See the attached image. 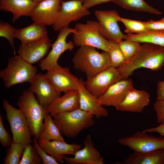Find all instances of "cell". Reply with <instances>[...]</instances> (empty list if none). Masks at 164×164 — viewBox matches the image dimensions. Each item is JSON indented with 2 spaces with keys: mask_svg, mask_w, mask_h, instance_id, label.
Wrapping results in <instances>:
<instances>
[{
  "mask_svg": "<svg viewBox=\"0 0 164 164\" xmlns=\"http://www.w3.org/2000/svg\"><path fill=\"white\" fill-rule=\"evenodd\" d=\"M124 80L116 68L112 67L84 81L86 89L97 98L101 96L112 85Z\"/></svg>",
  "mask_w": 164,
  "mask_h": 164,
  "instance_id": "cell-12",
  "label": "cell"
},
{
  "mask_svg": "<svg viewBox=\"0 0 164 164\" xmlns=\"http://www.w3.org/2000/svg\"><path fill=\"white\" fill-rule=\"evenodd\" d=\"M118 142L138 152L164 149V137L148 135L143 131H137L131 136L121 138Z\"/></svg>",
  "mask_w": 164,
  "mask_h": 164,
  "instance_id": "cell-10",
  "label": "cell"
},
{
  "mask_svg": "<svg viewBox=\"0 0 164 164\" xmlns=\"http://www.w3.org/2000/svg\"><path fill=\"white\" fill-rule=\"evenodd\" d=\"M94 14L99 24L100 31L110 41L118 43L124 39L126 35L121 31L118 24L120 17L114 10H95Z\"/></svg>",
  "mask_w": 164,
  "mask_h": 164,
  "instance_id": "cell-11",
  "label": "cell"
},
{
  "mask_svg": "<svg viewBox=\"0 0 164 164\" xmlns=\"http://www.w3.org/2000/svg\"><path fill=\"white\" fill-rule=\"evenodd\" d=\"M83 2V0H61L60 10L52 26L54 30L59 31L68 27L71 22L78 21L90 15V11L84 7Z\"/></svg>",
  "mask_w": 164,
  "mask_h": 164,
  "instance_id": "cell-9",
  "label": "cell"
},
{
  "mask_svg": "<svg viewBox=\"0 0 164 164\" xmlns=\"http://www.w3.org/2000/svg\"><path fill=\"white\" fill-rule=\"evenodd\" d=\"M73 42L77 46H88L108 52L109 41L101 34L97 21L88 20L85 23H78L74 28Z\"/></svg>",
  "mask_w": 164,
  "mask_h": 164,
  "instance_id": "cell-6",
  "label": "cell"
},
{
  "mask_svg": "<svg viewBox=\"0 0 164 164\" xmlns=\"http://www.w3.org/2000/svg\"><path fill=\"white\" fill-rule=\"evenodd\" d=\"M124 164H164V149L145 152H134L124 160Z\"/></svg>",
  "mask_w": 164,
  "mask_h": 164,
  "instance_id": "cell-25",
  "label": "cell"
},
{
  "mask_svg": "<svg viewBox=\"0 0 164 164\" xmlns=\"http://www.w3.org/2000/svg\"><path fill=\"white\" fill-rule=\"evenodd\" d=\"M38 3L29 0H0V9L11 12L13 22L22 16H30Z\"/></svg>",
  "mask_w": 164,
  "mask_h": 164,
  "instance_id": "cell-23",
  "label": "cell"
},
{
  "mask_svg": "<svg viewBox=\"0 0 164 164\" xmlns=\"http://www.w3.org/2000/svg\"><path fill=\"white\" fill-rule=\"evenodd\" d=\"M126 39L151 43L164 48V30H149L139 34L128 33L124 39Z\"/></svg>",
  "mask_w": 164,
  "mask_h": 164,
  "instance_id": "cell-27",
  "label": "cell"
},
{
  "mask_svg": "<svg viewBox=\"0 0 164 164\" xmlns=\"http://www.w3.org/2000/svg\"><path fill=\"white\" fill-rule=\"evenodd\" d=\"M55 90L61 93L73 90H78L82 78L78 79L70 72L67 67H63L59 65L45 74Z\"/></svg>",
  "mask_w": 164,
  "mask_h": 164,
  "instance_id": "cell-13",
  "label": "cell"
},
{
  "mask_svg": "<svg viewBox=\"0 0 164 164\" xmlns=\"http://www.w3.org/2000/svg\"><path fill=\"white\" fill-rule=\"evenodd\" d=\"M72 61L74 68L85 73L87 78H92L111 67L108 52L99 53L96 48L88 46H80Z\"/></svg>",
  "mask_w": 164,
  "mask_h": 164,
  "instance_id": "cell-2",
  "label": "cell"
},
{
  "mask_svg": "<svg viewBox=\"0 0 164 164\" xmlns=\"http://www.w3.org/2000/svg\"><path fill=\"white\" fill-rule=\"evenodd\" d=\"M16 29L9 23L0 21V36L5 38L9 41L13 49L14 55L16 54L14 46Z\"/></svg>",
  "mask_w": 164,
  "mask_h": 164,
  "instance_id": "cell-34",
  "label": "cell"
},
{
  "mask_svg": "<svg viewBox=\"0 0 164 164\" xmlns=\"http://www.w3.org/2000/svg\"><path fill=\"white\" fill-rule=\"evenodd\" d=\"M51 45V41L47 37L29 43H21L18 52L23 59L33 65L40 62L47 56Z\"/></svg>",
  "mask_w": 164,
  "mask_h": 164,
  "instance_id": "cell-16",
  "label": "cell"
},
{
  "mask_svg": "<svg viewBox=\"0 0 164 164\" xmlns=\"http://www.w3.org/2000/svg\"><path fill=\"white\" fill-rule=\"evenodd\" d=\"M40 146L49 155L58 162L63 163V156L69 155H74L76 152L81 149L80 145L75 143L69 144L58 140L43 141L38 140Z\"/></svg>",
  "mask_w": 164,
  "mask_h": 164,
  "instance_id": "cell-20",
  "label": "cell"
},
{
  "mask_svg": "<svg viewBox=\"0 0 164 164\" xmlns=\"http://www.w3.org/2000/svg\"><path fill=\"white\" fill-rule=\"evenodd\" d=\"M32 143L25 146L19 164H40L42 160Z\"/></svg>",
  "mask_w": 164,
  "mask_h": 164,
  "instance_id": "cell-33",
  "label": "cell"
},
{
  "mask_svg": "<svg viewBox=\"0 0 164 164\" xmlns=\"http://www.w3.org/2000/svg\"><path fill=\"white\" fill-rule=\"evenodd\" d=\"M119 21L124 25L125 31L127 34H139L149 30L147 28L145 22L119 17Z\"/></svg>",
  "mask_w": 164,
  "mask_h": 164,
  "instance_id": "cell-31",
  "label": "cell"
},
{
  "mask_svg": "<svg viewBox=\"0 0 164 164\" xmlns=\"http://www.w3.org/2000/svg\"><path fill=\"white\" fill-rule=\"evenodd\" d=\"M48 113L52 116L62 111H71L80 109V96L78 90L65 92L62 96L57 98L46 108Z\"/></svg>",
  "mask_w": 164,
  "mask_h": 164,
  "instance_id": "cell-21",
  "label": "cell"
},
{
  "mask_svg": "<svg viewBox=\"0 0 164 164\" xmlns=\"http://www.w3.org/2000/svg\"><path fill=\"white\" fill-rule=\"evenodd\" d=\"M0 142L2 145L5 147H9L13 142V138L4 126L1 114H0Z\"/></svg>",
  "mask_w": 164,
  "mask_h": 164,
  "instance_id": "cell-36",
  "label": "cell"
},
{
  "mask_svg": "<svg viewBox=\"0 0 164 164\" xmlns=\"http://www.w3.org/2000/svg\"><path fill=\"white\" fill-rule=\"evenodd\" d=\"M153 107L156 114L157 122L160 124L164 121V99L157 100L154 104Z\"/></svg>",
  "mask_w": 164,
  "mask_h": 164,
  "instance_id": "cell-37",
  "label": "cell"
},
{
  "mask_svg": "<svg viewBox=\"0 0 164 164\" xmlns=\"http://www.w3.org/2000/svg\"><path fill=\"white\" fill-rule=\"evenodd\" d=\"M113 0H83V5L86 8L89 9L96 5L112 1Z\"/></svg>",
  "mask_w": 164,
  "mask_h": 164,
  "instance_id": "cell-39",
  "label": "cell"
},
{
  "mask_svg": "<svg viewBox=\"0 0 164 164\" xmlns=\"http://www.w3.org/2000/svg\"><path fill=\"white\" fill-rule=\"evenodd\" d=\"M61 0H44L33 9L30 17L34 22L52 26L60 10Z\"/></svg>",
  "mask_w": 164,
  "mask_h": 164,
  "instance_id": "cell-15",
  "label": "cell"
},
{
  "mask_svg": "<svg viewBox=\"0 0 164 164\" xmlns=\"http://www.w3.org/2000/svg\"><path fill=\"white\" fill-rule=\"evenodd\" d=\"M59 32L56 39L51 45V50L39 62V66L42 70L49 71L58 66L59 65L58 60L60 55L66 51L72 50L75 47L73 42H67L66 39L70 34L75 33L76 29L68 27L63 29Z\"/></svg>",
  "mask_w": 164,
  "mask_h": 164,
  "instance_id": "cell-8",
  "label": "cell"
},
{
  "mask_svg": "<svg viewBox=\"0 0 164 164\" xmlns=\"http://www.w3.org/2000/svg\"><path fill=\"white\" fill-rule=\"evenodd\" d=\"M25 146L12 142L6 150V155L3 158L4 164H19Z\"/></svg>",
  "mask_w": 164,
  "mask_h": 164,
  "instance_id": "cell-29",
  "label": "cell"
},
{
  "mask_svg": "<svg viewBox=\"0 0 164 164\" xmlns=\"http://www.w3.org/2000/svg\"><path fill=\"white\" fill-rule=\"evenodd\" d=\"M64 0L67 1V0Z\"/></svg>",
  "mask_w": 164,
  "mask_h": 164,
  "instance_id": "cell-43",
  "label": "cell"
},
{
  "mask_svg": "<svg viewBox=\"0 0 164 164\" xmlns=\"http://www.w3.org/2000/svg\"><path fill=\"white\" fill-rule=\"evenodd\" d=\"M84 81L83 80L80 84L78 89L80 109L91 113L97 119L107 117L108 110L100 104L98 98L94 97L86 89Z\"/></svg>",
  "mask_w": 164,
  "mask_h": 164,
  "instance_id": "cell-22",
  "label": "cell"
},
{
  "mask_svg": "<svg viewBox=\"0 0 164 164\" xmlns=\"http://www.w3.org/2000/svg\"><path fill=\"white\" fill-rule=\"evenodd\" d=\"M52 117L62 135L71 138L92 126L95 122L93 115L80 109L59 112Z\"/></svg>",
  "mask_w": 164,
  "mask_h": 164,
  "instance_id": "cell-3",
  "label": "cell"
},
{
  "mask_svg": "<svg viewBox=\"0 0 164 164\" xmlns=\"http://www.w3.org/2000/svg\"><path fill=\"white\" fill-rule=\"evenodd\" d=\"M37 71L36 66L27 62L19 55L8 59L7 67L0 72V77L7 89L19 84L30 83Z\"/></svg>",
  "mask_w": 164,
  "mask_h": 164,
  "instance_id": "cell-5",
  "label": "cell"
},
{
  "mask_svg": "<svg viewBox=\"0 0 164 164\" xmlns=\"http://www.w3.org/2000/svg\"><path fill=\"white\" fill-rule=\"evenodd\" d=\"M29 83L28 90L36 95L39 103L45 107L60 96L61 93L55 90L45 74L36 73Z\"/></svg>",
  "mask_w": 164,
  "mask_h": 164,
  "instance_id": "cell-14",
  "label": "cell"
},
{
  "mask_svg": "<svg viewBox=\"0 0 164 164\" xmlns=\"http://www.w3.org/2000/svg\"><path fill=\"white\" fill-rule=\"evenodd\" d=\"M145 22L149 30H164V18L158 20H150Z\"/></svg>",
  "mask_w": 164,
  "mask_h": 164,
  "instance_id": "cell-38",
  "label": "cell"
},
{
  "mask_svg": "<svg viewBox=\"0 0 164 164\" xmlns=\"http://www.w3.org/2000/svg\"><path fill=\"white\" fill-rule=\"evenodd\" d=\"M164 66V48L149 43H143L136 53L125 60L117 69L124 79H128L133 72L141 68L157 71Z\"/></svg>",
  "mask_w": 164,
  "mask_h": 164,
  "instance_id": "cell-1",
  "label": "cell"
},
{
  "mask_svg": "<svg viewBox=\"0 0 164 164\" xmlns=\"http://www.w3.org/2000/svg\"><path fill=\"white\" fill-rule=\"evenodd\" d=\"M84 147L78 150L73 157L64 155V160L68 164H104V160L99 151L94 147L91 137L87 135L83 141Z\"/></svg>",
  "mask_w": 164,
  "mask_h": 164,
  "instance_id": "cell-17",
  "label": "cell"
},
{
  "mask_svg": "<svg viewBox=\"0 0 164 164\" xmlns=\"http://www.w3.org/2000/svg\"><path fill=\"white\" fill-rule=\"evenodd\" d=\"M143 131L146 133L156 132L159 134V136L163 137L164 136V121L160 123V125L157 127L148 128Z\"/></svg>",
  "mask_w": 164,
  "mask_h": 164,
  "instance_id": "cell-40",
  "label": "cell"
},
{
  "mask_svg": "<svg viewBox=\"0 0 164 164\" xmlns=\"http://www.w3.org/2000/svg\"><path fill=\"white\" fill-rule=\"evenodd\" d=\"M149 102V93L144 91L136 90L133 87L115 108L121 111L140 113L148 105Z\"/></svg>",
  "mask_w": 164,
  "mask_h": 164,
  "instance_id": "cell-19",
  "label": "cell"
},
{
  "mask_svg": "<svg viewBox=\"0 0 164 164\" xmlns=\"http://www.w3.org/2000/svg\"><path fill=\"white\" fill-rule=\"evenodd\" d=\"M33 145L42 160L43 164H59V163L53 157L48 154L40 146L37 139L33 138Z\"/></svg>",
  "mask_w": 164,
  "mask_h": 164,
  "instance_id": "cell-35",
  "label": "cell"
},
{
  "mask_svg": "<svg viewBox=\"0 0 164 164\" xmlns=\"http://www.w3.org/2000/svg\"><path fill=\"white\" fill-rule=\"evenodd\" d=\"M133 87V81L131 79L121 80L111 86L98 98L99 102L102 106L116 108Z\"/></svg>",
  "mask_w": 164,
  "mask_h": 164,
  "instance_id": "cell-18",
  "label": "cell"
},
{
  "mask_svg": "<svg viewBox=\"0 0 164 164\" xmlns=\"http://www.w3.org/2000/svg\"><path fill=\"white\" fill-rule=\"evenodd\" d=\"M112 2L122 8L135 11L146 12L156 15L161 12L144 0H113Z\"/></svg>",
  "mask_w": 164,
  "mask_h": 164,
  "instance_id": "cell-28",
  "label": "cell"
},
{
  "mask_svg": "<svg viewBox=\"0 0 164 164\" xmlns=\"http://www.w3.org/2000/svg\"><path fill=\"white\" fill-rule=\"evenodd\" d=\"M108 52L111 67L117 68L121 66L126 60L117 43L109 41Z\"/></svg>",
  "mask_w": 164,
  "mask_h": 164,
  "instance_id": "cell-30",
  "label": "cell"
},
{
  "mask_svg": "<svg viewBox=\"0 0 164 164\" xmlns=\"http://www.w3.org/2000/svg\"><path fill=\"white\" fill-rule=\"evenodd\" d=\"M17 105L26 118L32 136L38 140L43 125L46 107L39 103L34 94L28 89L22 91Z\"/></svg>",
  "mask_w": 164,
  "mask_h": 164,
  "instance_id": "cell-4",
  "label": "cell"
},
{
  "mask_svg": "<svg viewBox=\"0 0 164 164\" xmlns=\"http://www.w3.org/2000/svg\"><path fill=\"white\" fill-rule=\"evenodd\" d=\"M15 36L21 43L25 44L47 37V31L46 26L34 22L25 27L16 29Z\"/></svg>",
  "mask_w": 164,
  "mask_h": 164,
  "instance_id": "cell-24",
  "label": "cell"
},
{
  "mask_svg": "<svg viewBox=\"0 0 164 164\" xmlns=\"http://www.w3.org/2000/svg\"><path fill=\"white\" fill-rule=\"evenodd\" d=\"M33 2H39L42 1H43L44 0H29Z\"/></svg>",
  "mask_w": 164,
  "mask_h": 164,
  "instance_id": "cell-42",
  "label": "cell"
},
{
  "mask_svg": "<svg viewBox=\"0 0 164 164\" xmlns=\"http://www.w3.org/2000/svg\"><path fill=\"white\" fill-rule=\"evenodd\" d=\"M156 91L157 100L164 99V80L159 81L157 84Z\"/></svg>",
  "mask_w": 164,
  "mask_h": 164,
  "instance_id": "cell-41",
  "label": "cell"
},
{
  "mask_svg": "<svg viewBox=\"0 0 164 164\" xmlns=\"http://www.w3.org/2000/svg\"><path fill=\"white\" fill-rule=\"evenodd\" d=\"M118 43L119 47L126 60L133 57L137 52L141 45L140 43L130 39H124Z\"/></svg>",
  "mask_w": 164,
  "mask_h": 164,
  "instance_id": "cell-32",
  "label": "cell"
},
{
  "mask_svg": "<svg viewBox=\"0 0 164 164\" xmlns=\"http://www.w3.org/2000/svg\"><path fill=\"white\" fill-rule=\"evenodd\" d=\"M52 117L48 113L46 108L43 125L38 140L46 141L58 140L65 142Z\"/></svg>",
  "mask_w": 164,
  "mask_h": 164,
  "instance_id": "cell-26",
  "label": "cell"
},
{
  "mask_svg": "<svg viewBox=\"0 0 164 164\" xmlns=\"http://www.w3.org/2000/svg\"><path fill=\"white\" fill-rule=\"evenodd\" d=\"M2 106L6 111V118L10 125L13 142L20 143L25 146L32 143L29 127L22 111L13 107L6 99L3 101Z\"/></svg>",
  "mask_w": 164,
  "mask_h": 164,
  "instance_id": "cell-7",
  "label": "cell"
}]
</instances>
